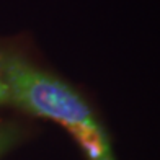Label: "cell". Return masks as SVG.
Masks as SVG:
<instances>
[{"label": "cell", "mask_w": 160, "mask_h": 160, "mask_svg": "<svg viewBox=\"0 0 160 160\" xmlns=\"http://www.w3.org/2000/svg\"><path fill=\"white\" fill-rule=\"evenodd\" d=\"M0 69L12 106L62 126L87 160H116L108 131L75 87L13 48L0 46Z\"/></svg>", "instance_id": "obj_1"}, {"label": "cell", "mask_w": 160, "mask_h": 160, "mask_svg": "<svg viewBox=\"0 0 160 160\" xmlns=\"http://www.w3.org/2000/svg\"><path fill=\"white\" fill-rule=\"evenodd\" d=\"M25 139V128L20 122L0 119V158H3Z\"/></svg>", "instance_id": "obj_2"}, {"label": "cell", "mask_w": 160, "mask_h": 160, "mask_svg": "<svg viewBox=\"0 0 160 160\" xmlns=\"http://www.w3.org/2000/svg\"><path fill=\"white\" fill-rule=\"evenodd\" d=\"M3 106H12V100H10L8 85H7L3 72H2V69H0V108H3Z\"/></svg>", "instance_id": "obj_3"}]
</instances>
